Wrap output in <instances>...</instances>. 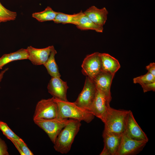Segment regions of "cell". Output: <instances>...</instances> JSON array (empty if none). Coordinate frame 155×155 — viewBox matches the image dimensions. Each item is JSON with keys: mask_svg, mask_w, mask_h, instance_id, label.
Listing matches in <instances>:
<instances>
[{"mask_svg": "<svg viewBox=\"0 0 155 155\" xmlns=\"http://www.w3.org/2000/svg\"><path fill=\"white\" fill-rule=\"evenodd\" d=\"M81 125V121L74 119L66 125L58 135L54 148L62 154H67L70 150L74 139Z\"/></svg>", "mask_w": 155, "mask_h": 155, "instance_id": "6da1fadb", "label": "cell"}, {"mask_svg": "<svg viewBox=\"0 0 155 155\" xmlns=\"http://www.w3.org/2000/svg\"><path fill=\"white\" fill-rule=\"evenodd\" d=\"M54 99L58 107V118L71 119L87 123L91 122L94 118V115L89 111L77 106L74 102L63 101L55 98Z\"/></svg>", "mask_w": 155, "mask_h": 155, "instance_id": "7a4b0ae2", "label": "cell"}, {"mask_svg": "<svg viewBox=\"0 0 155 155\" xmlns=\"http://www.w3.org/2000/svg\"><path fill=\"white\" fill-rule=\"evenodd\" d=\"M129 110H117L107 106V111L104 123V130L122 135L125 129L127 115Z\"/></svg>", "mask_w": 155, "mask_h": 155, "instance_id": "3957f363", "label": "cell"}, {"mask_svg": "<svg viewBox=\"0 0 155 155\" xmlns=\"http://www.w3.org/2000/svg\"><path fill=\"white\" fill-rule=\"evenodd\" d=\"M72 119L57 117L49 119L38 118L33 120L34 123L44 131L54 144L60 132Z\"/></svg>", "mask_w": 155, "mask_h": 155, "instance_id": "277c9868", "label": "cell"}, {"mask_svg": "<svg viewBox=\"0 0 155 155\" xmlns=\"http://www.w3.org/2000/svg\"><path fill=\"white\" fill-rule=\"evenodd\" d=\"M58 107L54 98L42 99L37 103L33 119L41 118L51 119L58 117Z\"/></svg>", "mask_w": 155, "mask_h": 155, "instance_id": "5b68a950", "label": "cell"}, {"mask_svg": "<svg viewBox=\"0 0 155 155\" xmlns=\"http://www.w3.org/2000/svg\"><path fill=\"white\" fill-rule=\"evenodd\" d=\"M97 92L96 87L92 79L86 76L83 89L74 102L77 106L88 111L95 99Z\"/></svg>", "mask_w": 155, "mask_h": 155, "instance_id": "8992f818", "label": "cell"}, {"mask_svg": "<svg viewBox=\"0 0 155 155\" xmlns=\"http://www.w3.org/2000/svg\"><path fill=\"white\" fill-rule=\"evenodd\" d=\"M148 142L133 139L123 133L116 155H131L141 151Z\"/></svg>", "mask_w": 155, "mask_h": 155, "instance_id": "52a82bcc", "label": "cell"}, {"mask_svg": "<svg viewBox=\"0 0 155 155\" xmlns=\"http://www.w3.org/2000/svg\"><path fill=\"white\" fill-rule=\"evenodd\" d=\"M81 66L82 73L93 79L102 71L100 53L96 52L87 55Z\"/></svg>", "mask_w": 155, "mask_h": 155, "instance_id": "ba28073f", "label": "cell"}, {"mask_svg": "<svg viewBox=\"0 0 155 155\" xmlns=\"http://www.w3.org/2000/svg\"><path fill=\"white\" fill-rule=\"evenodd\" d=\"M114 76L109 73L101 71L92 79L97 89L104 96L109 104L112 99L111 87Z\"/></svg>", "mask_w": 155, "mask_h": 155, "instance_id": "9c48e42d", "label": "cell"}, {"mask_svg": "<svg viewBox=\"0 0 155 155\" xmlns=\"http://www.w3.org/2000/svg\"><path fill=\"white\" fill-rule=\"evenodd\" d=\"M123 133L133 139L147 142L148 141L147 135L137 123L130 110L127 116Z\"/></svg>", "mask_w": 155, "mask_h": 155, "instance_id": "30bf717a", "label": "cell"}, {"mask_svg": "<svg viewBox=\"0 0 155 155\" xmlns=\"http://www.w3.org/2000/svg\"><path fill=\"white\" fill-rule=\"evenodd\" d=\"M68 88L66 82L57 77H51L47 86L48 92L53 97L64 101H68L67 92Z\"/></svg>", "mask_w": 155, "mask_h": 155, "instance_id": "8fae6325", "label": "cell"}, {"mask_svg": "<svg viewBox=\"0 0 155 155\" xmlns=\"http://www.w3.org/2000/svg\"><path fill=\"white\" fill-rule=\"evenodd\" d=\"M108 104H110L108 103L104 96L97 89L95 99L88 111L104 123Z\"/></svg>", "mask_w": 155, "mask_h": 155, "instance_id": "7c38bea8", "label": "cell"}, {"mask_svg": "<svg viewBox=\"0 0 155 155\" xmlns=\"http://www.w3.org/2000/svg\"><path fill=\"white\" fill-rule=\"evenodd\" d=\"M53 46L42 49H37L32 46L26 49L28 54V59L35 65H43L48 59Z\"/></svg>", "mask_w": 155, "mask_h": 155, "instance_id": "4fadbf2b", "label": "cell"}, {"mask_svg": "<svg viewBox=\"0 0 155 155\" xmlns=\"http://www.w3.org/2000/svg\"><path fill=\"white\" fill-rule=\"evenodd\" d=\"M122 135L104 129L102 133L104 146L108 149L111 155H116L120 144Z\"/></svg>", "mask_w": 155, "mask_h": 155, "instance_id": "5bb4252c", "label": "cell"}, {"mask_svg": "<svg viewBox=\"0 0 155 155\" xmlns=\"http://www.w3.org/2000/svg\"><path fill=\"white\" fill-rule=\"evenodd\" d=\"M83 12L95 24L102 27L106 22L108 14L105 7L99 9L94 5L89 7Z\"/></svg>", "mask_w": 155, "mask_h": 155, "instance_id": "9a60e30c", "label": "cell"}, {"mask_svg": "<svg viewBox=\"0 0 155 155\" xmlns=\"http://www.w3.org/2000/svg\"><path fill=\"white\" fill-rule=\"evenodd\" d=\"M102 71L115 75L120 68L118 61L109 54L100 53Z\"/></svg>", "mask_w": 155, "mask_h": 155, "instance_id": "2e32d148", "label": "cell"}, {"mask_svg": "<svg viewBox=\"0 0 155 155\" xmlns=\"http://www.w3.org/2000/svg\"><path fill=\"white\" fill-rule=\"evenodd\" d=\"M28 54L26 49H21L16 52L3 55L0 57V69L11 62L28 59Z\"/></svg>", "mask_w": 155, "mask_h": 155, "instance_id": "e0dca14e", "label": "cell"}, {"mask_svg": "<svg viewBox=\"0 0 155 155\" xmlns=\"http://www.w3.org/2000/svg\"><path fill=\"white\" fill-rule=\"evenodd\" d=\"M57 53L56 51L53 46L49 56L43 65L51 77L60 78L61 75L55 59V56Z\"/></svg>", "mask_w": 155, "mask_h": 155, "instance_id": "ac0fdd59", "label": "cell"}, {"mask_svg": "<svg viewBox=\"0 0 155 155\" xmlns=\"http://www.w3.org/2000/svg\"><path fill=\"white\" fill-rule=\"evenodd\" d=\"M81 30H92L98 32H103V27L97 25L90 20L84 12L76 26Z\"/></svg>", "mask_w": 155, "mask_h": 155, "instance_id": "d6986e66", "label": "cell"}, {"mask_svg": "<svg viewBox=\"0 0 155 155\" xmlns=\"http://www.w3.org/2000/svg\"><path fill=\"white\" fill-rule=\"evenodd\" d=\"M83 12L82 11L73 14H68L61 12H57L56 17L53 20L56 23H61L63 24H72L75 25L77 24L78 21Z\"/></svg>", "mask_w": 155, "mask_h": 155, "instance_id": "ffe728a7", "label": "cell"}, {"mask_svg": "<svg viewBox=\"0 0 155 155\" xmlns=\"http://www.w3.org/2000/svg\"><path fill=\"white\" fill-rule=\"evenodd\" d=\"M57 13L50 7H47L43 11L33 13L32 17L40 22L53 21Z\"/></svg>", "mask_w": 155, "mask_h": 155, "instance_id": "44dd1931", "label": "cell"}, {"mask_svg": "<svg viewBox=\"0 0 155 155\" xmlns=\"http://www.w3.org/2000/svg\"><path fill=\"white\" fill-rule=\"evenodd\" d=\"M17 16L16 12L7 9L0 2V20L1 22L14 20Z\"/></svg>", "mask_w": 155, "mask_h": 155, "instance_id": "7402d4cb", "label": "cell"}, {"mask_svg": "<svg viewBox=\"0 0 155 155\" xmlns=\"http://www.w3.org/2000/svg\"><path fill=\"white\" fill-rule=\"evenodd\" d=\"M0 130L9 140L13 139L18 141L22 139L11 129L6 123L2 121H0Z\"/></svg>", "mask_w": 155, "mask_h": 155, "instance_id": "603a6c76", "label": "cell"}, {"mask_svg": "<svg viewBox=\"0 0 155 155\" xmlns=\"http://www.w3.org/2000/svg\"><path fill=\"white\" fill-rule=\"evenodd\" d=\"M133 81L134 83L141 85L155 82V77L148 72L145 75L134 78Z\"/></svg>", "mask_w": 155, "mask_h": 155, "instance_id": "cb8c5ba5", "label": "cell"}, {"mask_svg": "<svg viewBox=\"0 0 155 155\" xmlns=\"http://www.w3.org/2000/svg\"><path fill=\"white\" fill-rule=\"evenodd\" d=\"M17 142L24 155H34L33 153L28 148L26 144L22 139Z\"/></svg>", "mask_w": 155, "mask_h": 155, "instance_id": "d4e9b609", "label": "cell"}, {"mask_svg": "<svg viewBox=\"0 0 155 155\" xmlns=\"http://www.w3.org/2000/svg\"><path fill=\"white\" fill-rule=\"evenodd\" d=\"M8 149L5 142L0 137V155H9Z\"/></svg>", "mask_w": 155, "mask_h": 155, "instance_id": "484cf974", "label": "cell"}, {"mask_svg": "<svg viewBox=\"0 0 155 155\" xmlns=\"http://www.w3.org/2000/svg\"><path fill=\"white\" fill-rule=\"evenodd\" d=\"M144 92L152 91H155V82L141 85Z\"/></svg>", "mask_w": 155, "mask_h": 155, "instance_id": "4316f807", "label": "cell"}, {"mask_svg": "<svg viewBox=\"0 0 155 155\" xmlns=\"http://www.w3.org/2000/svg\"><path fill=\"white\" fill-rule=\"evenodd\" d=\"M146 69L148 72L151 73L155 77V63L153 62L150 63L146 67Z\"/></svg>", "mask_w": 155, "mask_h": 155, "instance_id": "83f0119b", "label": "cell"}, {"mask_svg": "<svg viewBox=\"0 0 155 155\" xmlns=\"http://www.w3.org/2000/svg\"><path fill=\"white\" fill-rule=\"evenodd\" d=\"M10 140L12 142V143L14 145L15 147L17 148L18 151L19 152L20 154L21 155H24L23 152L21 150L17 141L16 140L13 139H10Z\"/></svg>", "mask_w": 155, "mask_h": 155, "instance_id": "f1b7e54d", "label": "cell"}, {"mask_svg": "<svg viewBox=\"0 0 155 155\" xmlns=\"http://www.w3.org/2000/svg\"><path fill=\"white\" fill-rule=\"evenodd\" d=\"M100 155H111L110 152L108 149L104 146L100 154Z\"/></svg>", "mask_w": 155, "mask_h": 155, "instance_id": "f546056e", "label": "cell"}, {"mask_svg": "<svg viewBox=\"0 0 155 155\" xmlns=\"http://www.w3.org/2000/svg\"><path fill=\"white\" fill-rule=\"evenodd\" d=\"M9 68H6L4 69L3 70L1 71L0 72V83L1 81L4 76V75L5 72L8 70ZM1 87L0 86V88Z\"/></svg>", "mask_w": 155, "mask_h": 155, "instance_id": "4dcf8cb0", "label": "cell"}, {"mask_svg": "<svg viewBox=\"0 0 155 155\" xmlns=\"http://www.w3.org/2000/svg\"><path fill=\"white\" fill-rule=\"evenodd\" d=\"M1 21L0 20V23H1Z\"/></svg>", "mask_w": 155, "mask_h": 155, "instance_id": "1f68e13d", "label": "cell"}]
</instances>
